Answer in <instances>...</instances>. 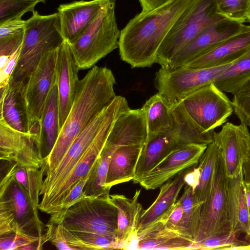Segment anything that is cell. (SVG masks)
I'll list each match as a JSON object with an SVG mask.
<instances>
[{
  "mask_svg": "<svg viewBox=\"0 0 250 250\" xmlns=\"http://www.w3.org/2000/svg\"><path fill=\"white\" fill-rule=\"evenodd\" d=\"M116 80L106 67L94 65L79 81L72 105L50 153L43 158L45 177L56 168L72 143L91 120L115 96Z\"/></svg>",
  "mask_w": 250,
  "mask_h": 250,
  "instance_id": "cell-1",
  "label": "cell"
},
{
  "mask_svg": "<svg viewBox=\"0 0 250 250\" xmlns=\"http://www.w3.org/2000/svg\"><path fill=\"white\" fill-rule=\"evenodd\" d=\"M191 0H171L155 9L141 12L121 31V59L132 68L156 63L158 50L174 22Z\"/></svg>",
  "mask_w": 250,
  "mask_h": 250,
  "instance_id": "cell-2",
  "label": "cell"
},
{
  "mask_svg": "<svg viewBox=\"0 0 250 250\" xmlns=\"http://www.w3.org/2000/svg\"><path fill=\"white\" fill-rule=\"evenodd\" d=\"M173 119L172 128L144 145L132 180L139 183L141 179L176 148L188 144L208 146L212 141V134L206 132L190 117L182 103L170 107Z\"/></svg>",
  "mask_w": 250,
  "mask_h": 250,
  "instance_id": "cell-3",
  "label": "cell"
},
{
  "mask_svg": "<svg viewBox=\"0 0 250 250\" xmlns=\"http://www.w3.org/2000/svg\"><path fill=\"white\" fill-rule=\"evenodd\" d=\"M17 164L10 163L0 182V236L11 233L39 237L46 242L47 228L38 209L15 178Z\"/></svg>",
  "mask_w": 250,
  "mask_h": 250,
  "instance_id": "cell-4",
  "label": "cell"
},
{
  "mask_svg": "<svg viewBox=\"0 0 250 250\" xmlns=\"http://www.w3.org/2000/svg\"><path fill=\"white\" fill-rule=\"evenodd\" d=\"M64 41L58 12L41 15L37 11L25 21L18 61L8 84H23L42 59Z\"/></svg>",
  "mask_w": 250,
  "mask_h": 250,
  "instance_id": "cell-5",
  "label": "cell"
},
{
  "mask_svg": "<svg viewBox=\"0 0 250 250\" xmlns=\"http://www.w3.org/2000/svg\"><path fill=\"white\" fill-rule=\"evenodd\" d=\"M117 217V208L109 195L85 198L51 214L48 222L60 223L72 231L96 233L116 241Z\"/></svg>",
  "mask_w": 250,
  "mask_h": 250,
  "instance_id": "cell-6",
  "label": "cell"
},
{
  "mask_svg": "<svg viewBox=\"0 0 250 250\" xmlns=\"http://www.w3.org/2000/svg\"><path fill=\"white\" fill-rule=\"evenodd\" d=\"M226 18L219 13L216 0H191L161 43L156 63L161 66L167 65L176 54L201 31Z\"/></svg>",
  "mask_w": 250,
  "mask_h": 250,
  "instance_id": "cell-7",
  "label": "cell"
},
{
  "mask_svg": "<svg viewBox=\"0 0 250 250\" xmlns=\"http://www.w3.org/2000/svg\"><path fill=\"white\" fill-rule=\"evenodd\" d=\"M120 34L115 16V0H109L87 29L69 43L80 70L92 68L118 47Z\"/></svg>",
  "mask_w": 250,
  "mask_h": 250,
  "instance_id": "cell-8",
  "label": "cell"
},
{
  "mask_svg": "<svg viewBox=\"0 0 250 250\" xmlns=\"http://www.w3.org/2000/svg\"><path fill=\"white\" fill-rule=\"evenodd\" d=\"M116 96L98 113L74 140L56 168L43 179L39 209L46 213L53 198L68 176L88 149L114 107Z\"/></svg>",
  "mask_w": 250,
  "mask_h": 250,
  "instance_id": "cell-9",
  "label": "cell"
},
{
  "mask_svg": "<svg viewBox=\"0 0 250 250\" xmlns=\"http://www.w3.org/2000/svg\"><path fill=\"white\" fill-rule=\"evenodd\" d=\"M229 180L220 147L214 167L211 189L201 207L194 242L231 231L227 206Z\"/></svg>",
  "mask_w": 250,
  "mask_h": 250,
  "instance_id": "cell-10",
  "label": "cell"
},
{
  "mask_svg": "<svg viewBox=\"0 0 250 250\" xmlns=\"http://www.w3.org/2000/svg\"><path fill=\"white\" fill-rule=\"evenodd\" d=\"M232 62L208 68L161 66L155 74V88L170 106L188 94L213 83Z\"/></svg>",
  "mask_w": 250,
  "mask_h": 250,
  "instance_id": "cell-11",
  "label": "cell"
},
{
  "mask_svg": "<svg viewBox=\"0 0 250 250\" xmlns=\"http://www.w3.org/2000/svg\"><path fill=\"white\" fill-rule=\"evenodd\" d=\"M180 101L192 119L205 131L222 125L233 111L231 101L213 83L188 94Z\"/></svg>",
  "mask_w": 250,
  "mask_h": 250,
  "instance_id": "cell-12",
  "label": "cell"
},
{
  "mask_svg": "<svg viewBox=\"0 0 250 250\" xmlns=\"http://www.w3.org/2000/svg\"><path fill=\"white\" fill-rule=\"evenodd\" d=\"M59 47L49 52L42 59L23 88L29 133L33 135L38 145L39 122L48 94L55 82Z\"/></svg>",
  "mask_w": 250,
  "mask_h": 250,
  "instance_id": "cell-13",
  "label": "cell"
},
{
  "mask_svg": "<svg viewBox=\"0 0 250 250\" xmlns=\"http://www.w3.org/2000/svg\"><path fill=\"white\" fill-rule=\"evenodd\" d=\"M244 23L226 18L210 25L177 52L165 66L175 68L184 65L240 32L246 26Z\"/></svg>",
  "mask_w": 250,
  "mask_h": 250,
  "instance_id": "cell-14",
  "label": "cell"
},
{
  "mask_svg": "<svg viewBox=\"0 0 250 250\" xmlns=\"http://www.w3.org/2000/svg\"><path fill=\"white\" fill-rule=\"evenodd\" d=\"M207 146L190 144L176 148L145 175L139 184L147 190L160 187L182 171L196 166Z\"/></svg>",
  "mask_w": 250,
  "mask_h": 250,
  "instance_id": "cell-15",
  "label": "cell"
},
{
  "mask_svg": "<svg viewBox=\"0 0 250 250\" xmlns=\"http://www.w3.org/2000/svg\"><path fill=\"white\" fill-rule=\"evenodd\" d=\"M0 159L18 166L41 168L43 156L33 136L15 130L0 119Z\"/></svg>",
  "mask_w": 250,
  "mask_h": 250,
  "instance_id": "cell-16",
  "label": "cell"
},
{
  "mask_svg": "<svg viewBox=\"0 0 250 250\" xmlns=\"http://www.w3.org/2000/svg\"><path fill=\"white\" fill-rule=\"evenodd\" d=\"M80 69L74 57L70 43L64 40L58 49L55 69L60 127L61 129L73 104Z\"/></svg>",
  "mask_w": 250,
  "mask_h": 250,
  "instance_id": "cell-17",
  "label": "cell"
},
{
  "mask_svg": "<svg viewBox=\"0 0 250 250\" xmlns=\"http://www.w3.org/2000/svg\"><path fill=\"white\" fill-rule=\"evenodd\" d=\"M224 159L226 172L229 178L237 176L250 153V132L240 123L225 124L217 133Z\"/></svg>",
  "mask_w": 250,
  "mask_h": 250,
  "instance_id": "cell-18",
  "label": "cell"
},
{
  "mask_svg": "<svg viewBox=\"0 0 250 250\" xmlns=\"http://www.w3.org/2000/svg\"><path fill=\"white\" fill-rule=\"evenodd\" d=\"M109 0H82L60 5L57 12L64 40L69 43L76 40L96 20Z\"/></svg>",
  "mask_w": 250,
  "mask_h": 250,
  "instance_id": "cell-19",
  "label": "cell"
},
{
  "mask_svg": "<svg viewBox=\"0 0 250 250\" xmlns=\"http://www.w3.org/2000/svg\"><path fill=\"white\" fill-rule=\"evenodd\" d=\"M250 48V25L181 67H212L233 62Z\"/></svg>",
  "mask_w": 250,
  "mask_h": 250,
  "instance_id": "cell-20",
  "label": "cell"
},
{
  "mask_svg": "<svg viewBox=\"0 0 250 250\" xmlns=\"http://www.w3.org/2000/svg\"><path fill=\"white\" fill-rule=\"evenodd\" d=\"M194 242L160 221L137 232L129 249L190 250Z\"/></svg>",
  "mask_w": 250,
  "mask_h": 250,
  "instance_id": "cell-21",
  "label": "cell"
},
{
  "mask_svg": "<svg viewBox=\"0 0 250 250\" xmlns=\"http://www.w3.org/2000/svg\"><path fill=\"white\" fill-rule=\"evenodd\" d=\"M191 167L179 173L173 180L167 181L160 187L159 193L155 200L148 208L143 210L137 232L158 222L167 223L178 200L179 194L185 186V176Z\"/></svg>",
  "mask_w": 250,
  "mask_h": 250,
  "instance_id": "cell-22",
  "label": "cell"
},
{
  "mask_svg": "<svg viewBox=\"0 0 250 250\" xmlns=\"http://www.w3.org/2000/svg\"><path fill=\"white\" fill-rule=\"evenodd\" d=\"M141 190H137L131 198L122 194L110 195L112 202L117 208V249H127L130 243L136 237L139 219L143 211L138 202Z\"/></svg>",
  "mask_w": 250,
  "mask_h": 250,
  "instance_id": "cell-23",
  "label": "cell"
},
{
  "mask_svg": "<svg viewBox=\"0 0 250 250\" xmlns=\"http://www.w3.org/2000/svg\"><path fill=\"white\" fill-rule=\"evenodd\" d=\"M24 85L8 84L0 89V119L12 128L30 134L26 106L23 94Z\"/></svg>",
  "mask_w": 250,
  "mask_h": 250,
  "instance_id": "cell-24",
  "label": "cell"
},
{
  "mask_svg": "<svg viewBox=\"0 0 250 250\" xmlns=\"http://www.w3.org/2000/svg\"><path fill=\"white\" fill-rule=\"evenodd\" d=\"M227 206L231 231L237 234L250 232V217L245 193L242 169L239 174L229 178L227 188Z\"/></svg>",
  "mask_w": 250,
  "mask_h": 250,
  "instance_id": "cell-25",
  "label": "cell"
},
{
  "mask_svg": "<svg viewBox=\"0 0 250 250\" xmlns=\"http://www.w3.org/2000/svg\"><path fill=\"white\" fill-rule=\"evenodd\" d=\"M58 92L56 82L46 100L38 128V147L43 158L52 150L60 132Z\"/></svg>",
  "mask_w": 250,
  "mask_h": 250,
  "instance_id": "cell-26",
  "label": "cell"
},
{
  "mask_svg": "<svg viewBox=\"0 0 250 250\" xmlns=\"http://www.w3.org/2000/svg\"><path fill=\"white\" fill-rule=\"evenodd\" d=\"M144 145L123 146L114 152L109 163L105 184L108 191L115 185L133 179L136 165Z\"/></svg>",
  "mask_w": 250,
  "mask_h": 250,
  "instance_id": "cell-27",
  "label": "cell"
},
{
  "mask_svg": "<svg viewBox=\"0 0 250 250\" xmlns=\"http://www.w3.org/2000/svg\"><path fill=\"white\" fill-rule=\"evenodd\" d=\"M142 108L146 118L147 132L146 143L172 128L173 122L170 107L160 93L158 92L150 97Z\"/></svg>",
  "mask_w": 250,
  "mask_h": 250,
  "instance_id": "cell-28",
  "label": "cell"
},
{
  "mask_svg": "<svg viewBox=\"0 0 250 250\" xmlns=\"http://www.w3.org/2000/svg\"><path fill=\"white\" fill-rule=\"evenodd\" d=\"M121 146L115 142L107 139L99 158L93 166L83 192L88 197L109 196L105 188L106 175L111 158Z\"/></svg>",
  "mask_w": 250,
  "mask_h": 250,
  "instance_id": "cell-29",
  "label": "cell"
},
{
  "mask_svg": "<svg viewBox=\"0 0 250 250\" xmlns=\"http://www.w3.org/2000/svg\"><path fill=\"white\" fill-rule=\"evenodd\" d=\"M220 150L219 141L215 132L213 141L208 145L197 165L200 175L198 185L193 192L195 199L197 202L204 203L210 193L214 167Z\"/></svg>",
  "mask_w": 250,
  "mask_h": 250,
  "instance_id": "cell-30",
  "label": "cell"
},
{
  "mask_svg": "<svg viewBox=\"0 0 250 250\" xmlns=\"http://www.w3.org/2000/svg\"><path fill=\"white\" fill-rule=\"evenodd\" d=\"M250 81V48L219 75L213 83L224 92L234 95Z\"/></svg>",
  "mask_w": 250,
  "mask_h": 250,
  "instance_id": "cell-31",
  "label": "cell"
},
{
  "mask_svg": "<svg viewBox=\"0 0 250 250\" xmlns=\"http://www.w3.org/2000/svg\"><path fill=\"white\" fill-rule=\"evenodd\" d=\"M183 207V216L177 230L194 242L203 203L195 200L191 186L185 184L184 192L179 199Z\"/></svg>",
  "mask_w": 250,
  "mask_h": 250,
  "instance_id": "cell-32",
  "label": "cell"
},
{
  "mask_svg": "<svg viewBox=\"0 0 250 250\" xmlns=\"http://www.w3.org/2000/svg\"><path fill=\"white\" fill-rule=\"evenodd\" d=\"M61 225L64 237L73 250L117 249L115 241L108 237L96 233L72 231Z\"/></svg>",
  "mask_w": 250,
  "mask_h": 250,
  "instance_id": "cell-33",
  "label": "cell"
},
{
  "mask_svg": "<svg viewBox=\"0 0 250 250\" xmlns=\"http://www.w3.org/2000/svg\"><path fill=\"white\" fill-rule=\"evenodd\" d=\"M44 171L33 167H20L17 165L15 178L23 189L34 207L39 209V196L43 183Z\"/></svg>",
  "mask_w": 250,
  "mask_h": 250,
  "instance_id": "cell-34",
  "label": "cell"
},
{
  "mask_svg": "<svg viewBox=\"0 0 250 250\" xmlns=\"http://www.w3.org/2000/svg\"><path fill=\"white\" fill-rule=\"evenodd\" d=\"M45 0H0V23L21 19L26 13L33 12L36 5Z\"/></svg>",
  "mask_w": 250,
  "mask_h": 250,
  "instance_id": "cell-35",
  "label": "cell"
},
{
  "mask_svg": "<svg viewBox=\"0 0 250 250\" xmlns=\"http://www.w3.org/2000/svg\"><path fill=\"white\" fill-rule=\"evenodd\" d=\"M237 233L229 231L194 242L190 250H213L225 249L231 246H239L250 242L237 238Z\"/></svg>",
  "mask_w": 250,
  "mask_h": 250,
  "instance_id": "cell-36",
  "label": "cell"
},
{
  "mask_svg": "<svg viewBox=\"0 0 250 250\" xmlns=\"http://www.w3.org/2000/svg\"><path fill=\"white\" fill-rule=\"evenodd\" d=\"M219 13L228 19L245 22L250 0H216Z\"/></svg>",
  "mask_w": 250,
  "mask_h": 250,
  "instance_id": "cell-37",
  "label": "cell"
},
{
  "mask_svg": "<svg viewBox=\"0 0 250 250\" xmlns=\"http://www.w3.org/2000/svg\"><path fill=\"white\" fill-rule=\"evenodd\" d=\"M233 95V111L241 123L250 127V81Z\"/></svg>",
  "mask_w": 250,
  "mask_h": 250,
  "instance_id": "cell-38",
  "label": "cell"
},
{
  "mask_svg": "<svg viewBox=\"0 0 250 250\" xmlns=\"http://www.w3.org/2000/svg\"><path fill=\"white\" fill-rule=\"evenodd\" d=\"M25 21L10 20L0 23V42L23 40Z\"/></svg>",
  "mask_w": 250,
  "mask_h": 250,
  "instance_id": "cell-39",
  "label": "cell"
},
{
  "mask_svg": "<svg viewBox=\"0 0 250 250\" xmlns=\"http://www.w3.org/2000/svg\"><path fill=\"white\" fill-rule=\"evenodd\" d=\"M45 241L39 237L21 234L11 233L1 235L0 238V250H21L23 247L34 243L43 245Z\"/></svg>",
  "mask_w": 250,
  "mask_h": 250,
  "instance_id": "cell-40",
  "label": "cell"
},
{
  "mask_svg": "<svg viewBox=\"0 0 250 250\" xmlns=\"http://www.w3.org/2000/svg\"><path fill=\"white\" fill-rule=\"evenodd\" d=\"M91 170L87 175L82 178L68 193L64 199L61 211L66 209L77 202L89 197L84 194L83 190L90 177Z\"/></svg>",
  "mask_w": 250,
  "mask_h": 250,
  "instance_id": "cell-41",
  "label": "cell"
},
{
  "mask_svg": "<svg viewBox=\"0 0 250 250\" xmlns=\"http://www.w3.org/2000/svg\"><path fill=\"white\" fill-rule=\"evenodd\" d=\"M47 228V237L48 241L60 250H73L67 243L62 234L61 225L60 223L48 222L46 224Z\"/></svg>",
  "mask_w": 250,
  "mask_h": 250,
  "instance_id": "cell-42",
  "label": "cell"
},
{
  "mask_svg": "<svg viewBox=\"0 0 250 250\" xmlns=\"http://www.w3.org/2000/svg\"><path fill=\"white\" fill-rule=\"evenodd\" d=\"M21 46L8 57L4 65L0 67V89L9 84L11 77L17 65Z\"/></svg>",
  "mask_w": 250,
  "mask_h": 250,
  "instance_id": "cell-43",
  "label": "cell"
},
{
  "mask_svg": "<svg viewBox=\"0 0 250 250\" xmlns=\"http://www.w3.org/2000/svg\"><path fill=\"white\" fill-rule=\"evenodd\" d=\"M183 212L182 206L180 201L178 199L175 203L172 211L166 223L167 226L169 228L178 231L177 229L182 218Z\"/></svg>",
  "mask_w": 250,
  "mask_h": 250,
  "instance_id": "cell-44",
  "label": "cell"
},
{
  "mask_svg": "<svg viewBox=\"0 0 250 250\" xmlns=\"http://www.w3.org/2000/svg\"><path fill=\"white\" fill-rule=\"evenodd\" d=\"M141 4L142 12L149 11L159 8L171 0H139Z\"/></svg>",
  "mask_w": 250,
  "mask_h": 250,
  "instance_id": "cell-45",
  "label": "cell"
},
{
  "mask_svg": "<svg viewBox=\"0 0 250 250\" xmlns=\"http://www.w3.org/2000/svg\"><path fill=\"white\" fill-rule=\"evenodd\" d=\"M244 181L250 184V153L242 166Z\"/></svg>",
  "mask_w": 250,
  "mask_h": 250,
  "instance_id": "cell-46",
  "label": "cell"
},
{
  "mask_svg": "<svg viewBox=\"0 0 250 250\" xmlns=\"http://www.w3.org/2000/svg\"><path fill=\"white\" fill-rule=\"evenodd\" d=\"M245 193L247 208L250 217V184L245 182Z\"/></svg>",
  "mask_w": 250,
  "mask_h": 250,
  "instance_id": "cell-47",
  "label": "cell"
},
{
  "mask_svg": "<svg viewBox=\"0 0 250 250\" xmlns=\"http://www.w3.org/2000/svg\"><path fill=\"white\" fill-rule=\"evenodd\" d=\"M225 250H250V243H248L239 246H231L227 248Z\"/></svg>",
  "mask_w": 250,
  "mask_h": 250,
  "instance_id": "cell-48",
  "label": "cell"
},
{
  "mask_svg": "<svg viewBox=\"0 0 250 250\" xmlns=\"http://www.w3.org/2000/svg\"><path fill=\"white\" fill-rule=\"evenodd\" d=\"M246 239L250 242V232L247 234H246Z\"/></svg>",
  "mask_w": 250,
  "mask_h": 250,
  "instance_id": "cell-49",
  "label": "cell"
}]
</instances>
